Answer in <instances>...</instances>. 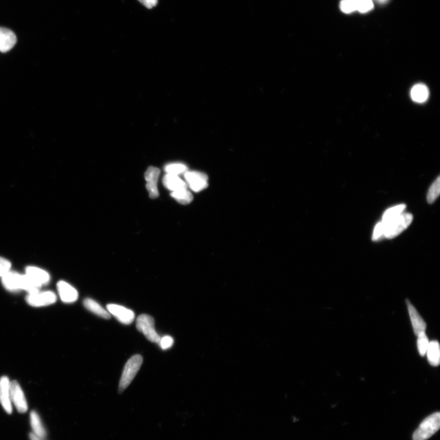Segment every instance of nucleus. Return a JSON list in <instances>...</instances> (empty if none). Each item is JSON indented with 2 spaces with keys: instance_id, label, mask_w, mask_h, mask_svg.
<instances>
[{
  "instance_id": "nucleus-1",
  "label": "nucleus",
  "mask_w": 440,
  "mask_h": 440,
  "mask_svg": "<svg viewBox=\"0 0 440 440\" xmlns=\"http://www.w3.org/2000/svg\"><path fill=\"white\" fill-rule=\"evenodd\" d=\"M143 362V358L140 355H134L128 360L124 366L120 382L119 392L122 393L134 379Z\"/></svg>"
},
{
  "instance_id": "nucleus-2",
  "label": "nucleus",
  "mask_w": 440,
  "mask_h": 440,
  "mask_svg": "<svg viewBox=\"0 0 440 440\" xmlns=\"http://www.w3.org/2000/svg\"><path fill=\"white\" fill-rule=\"evenodd\" d=\"M440 414L436 412L427 417L414 432L413 440H427L439 429Z\"/></svg>"
},
{
  "instance_id": "nucleus-3",
  "label": "nucleus",
  "mask_w": 440,
  "mask_h": 440,
  "mask_svg": "<svg viewBox=\"0 0 440 440\" xmlns=\"http://www.w3.org/2000/svg\"><path fill=\"white\" fill-rule=\"evenodd\" d=\"M413 216L410 213H402L397 217L383 223L385 226V237L391 239L403 232L413 222Z\"/></svg>"
},
{
  "instance_id": "nucleus-4",
  "label": "nucleus",
  "mask_w": 440,
  "mask_h": 440,
  "mask_svg": "<svg viewBox=\"0 0 440 440\" xmlns=\"http://www.w3.org/2000/svg\"><path fill=\"white\" fill-rule=\"evenodd\" d=\"M136 326L138 331L142 333L149 341L159 343L161 338L156 332L155 321L152 317L141 314L138 317Z\"/></svg>"
},
{
  "instance_id": "nucleus-5",
  "label": "nucleus",
  "mask_w": 440,
  "mask_h": 440,
  "mask_svg": "<svg viewBox=\"0 0 440 440\" xmlns=\"http://www.w3.org/2000/svg\"><path fill=\"white\" fill-rule=\"evenodd\" d=\"M57 297L52 291L40 292V291L28 294L26 297L27 302L33 307H42L54 304Z\"/></svg>"
},
{
  "instance_id": "nucleus-6",
  "label": "nucleus",
  "mask_w": 440,
  "mask_h": 440,
  "mask_svg": "<svg viewBox=\"0 0 440 440\" xmlns=\"http://www.w3.org/2000/svg\"><path fill=\"white\" fill-rule=\"evenodd\" d=\"M187 186L195 192H199L208 187V177L206 174L197 171H188L184 173Z\"/></svg>"
},
{
  "instance_id": "nucleus-7",
  "label": "nucleus",
  "mask_w": 440,
  "mask_h": 440,
  "mask_svg": "<svg viewBox=\"0 0 440 440\" xmlns=\"http://www.w3.org/2000/svg\"><path fill=\"white\" fill-rule=\"evenodd\" d=\"M11 399L18 412L24 413L28 410V404L24 392L17 381L11 382Z\"/></svg>"
},
{
  "instance_id": "nucleus-8",
  "label": "nucleus",
  "mask_w": 440,
  "mask_h": 440,
  "mask_svg": "<svg viewBox=\"0 0 440 440\" xmlns=\"http://www.w3.org/2000/svg\"><path fill=\"white\" fill-rule=\"evenodd\" d=\"M106 308L109 314H112L123 324L128 325L134 322L135 315L133 311L115 304H109Z\"/></svg>"
},
{
  "instance_id": "nucleus-9",
  "label": "nucleus",
  "mask_w": 440,
  "mask_h": 440,
  "mask_svg": "<svg viewBox=\"0 0 440 440\" xmlns=\"http://www.w3.org/2000/svg\"><path fill=\"white\" fill-rule=\"evenodd\" d=\"M160 174L159 168L150 166L144 174V178L146 181V188L152 199H156L159 195L157 183Z\"/></svg>"
},
{
  "instance_id": "nucleus-10",
  "label": "nucleus",
  "mask_w": 440,
  "mask_h": 440,
  "mask_svg": "<svg viewBox=\"0 0 440 440\" xmlns=\"http://www.w3.org/2000/svg\"><path fill=\"white\" fill-rule=\"evenodd\" d=\"M11 382L8 377L3 376L0 379V403L6 413L11 414L12 406L11 399Z\"/></svg>"
},
{
  "instance_id": "nucleus-11",
  "label": "nucleus",
  "mask_w": 440,
  "mask_h": 440,
  "mask_svg": "<svg viewBox=\"0 0 440 440\" xmlns=\"http://www.w3.org/2000/svg\"><path fill=\"white\" fill-rule=\"evenodd\" d=\"M3 286L10 292L23 290V275L17 272L9 271L2 278Z\"/></svg>"
},
{
  "instance_id": "nucleus-12",
  "label": "nucleus",
  "mask_w": 440,
  "mask_h": 440,
  "mask_svg": "<svg viewBox=\"0 0 440 440\" xmlns=\"http://www.w3.org/2000/svg\"><path fill=\"white\" fill-rule=\"evenodd\" d=\"M406 303L414 334L417 336L421 333L425 332L427 328L426 323L409 300H407Z\"/></svg>"
},
{
  "instance_id": "nucleus-13",
  "label": "nucleus",
  "mask_w": 440,
  "mask_h": 440,
  "mask_svg": "<svg viewBox=\"0 0 440 440\" xmlns=\"http://www.w3.org/2000/svg\"><path fill=\"white\" fill-rule=\"evenodd\" d=\"M57 289L59 297L64 303H74L77 300L78 297L77 291L68 282L64 281L58 282Z\"/></svg>"
},
{
  "instance_id": "nucleus-14",
  "label": "nucleus",
  "mask_w": 440,
  "mask_h": 440,
  "mask_svg": "<svg viewBox=\"0 0 440 440\" xmlns=\"http://www.w3.org/2000/svg\"><path fill=\"white\" fill-rule=\"evenodd\" d=\"M17 42V37L11 30L0 27V52L6 53L13 48Z\"/></svg>"
},
{
  "instance_id": "nucleus-15",
  "label": "nucleus",
  "mask_w": 440,
  "mask_h": 440,
  "mask_svg": "<svg viewBox=\"0 0 440 440\" xmlns=\"http://www.w3.org/2000/svg\"><path fill=\"white\" fill-rule=\"evenodd\" d=\"M26 271V275L29 277L31 280L40 287L42 285L49 283L50 281V275L48 273L44 270L37 268L36 267H28L25 270Z\"/></svg>"
},
{
  "instance_id": "nucleus-16",
  "label": "nucleus",
  "mask_w": 440,
  "mask_h": 440,
  "mask_svg": "<svg viewBox=\"0 0 440 440\" xmlns=\"http://www.w3.org/2000/svg\"><path fill=\"white\" fill-rule=\"evenodd\" d=\"M164 186L169 190L175 191L188 187L186 182L178 175L166 174L163 179Z\"/></svg>"
},
{
  "instance_id": "nucleus-17",
  "label": "nucleus",
  "mask_w": 440,
  "mask_h": 440,
  "mask_svg": "<svg viewBox=\"0 0 440 440\" xmlns=\"http://www.w3.org/2000/svg\"><path fill=\"white\" fill-rule=\"evenodd\" d=\"M30 423L33 433L37 437L44 439L47 436V431L43 426L41 420L38 414L35 411H31L30 414Z\"/></svg>"
},
{
  "instance_id": "nucleus-18",
  "label": "nucleus",
  "mask_w": 440,
  "mask_h": 440,
  "mask_svg": "<svg viewBox=\"0 0 440 440\" xmlns=\"http://www.w3.org/2000/svg\"><path fill=\"white\" fill-rule=\"evenodd\" d=\"M427 360L433 366H438L440 363V348L438 341H432L429 342L426 351Z\"/></svg>"
},
{
  "instance_id": "nucleus-19",
  "label": "nucleus",
  "mask_w": 440,
  "mask_h": 440,
  "mask_svg": "<svg viewBox=\"0 0 440 440\" xmlns=\"http://www.w3.org/2000/svg\"><path fill=\"white\" fill-rule=\"evenodd\" d=\"M83 304L87 310L96 314L97 316L105 319L111 318V315L108 311L105 310L99 303L96 302L95 300L91 299V298H86L83 301Z\"/></svg>"
},
{
  "instance_id": "nucleus-20",
  "label": "nucleus",
  "mask_w": 440,
  "mask_h": 440,
  "mask_svg": "<svg viewBox=\"0 0 440 440\" xmlns=\"http://www.w3.org/2000/svg\"><path fill=\"white\" fill-rule=\"evenodd\" d=\"M429 92L428 88L423 84H417L413 87L411 91V97L413 101L417 103L426 102L428 99Z\"/></svg>"
},
{
  "instance_id": "nucleus-21",
  "label": "nucleus",
  "mask_w": 440,
  "mask_h": 440,
  "mask_svg": "<svg viewBox=\"0 0 440 440\" xmlns=\"http://www.w3.org/2000/svg\"><path fill=\"white\" fill-rule=\"evenodd\" d=\"M171 195L179 203L187 205L192 202L193 196L188 188H184L175 191H172Z\"/></svg>"
},
{
  "instance_id": "nucleus-22",
  "label": "nucleus",
  "mask_w": 440,
  "mask_h": 440,
  "mask_svg": "<svg viewBox=\"0 0 440 440\" xmlns=\"http://www.w3.org/2000/svg\"><path fill=\"white\" fill-rule=\"evenodd\" d=\"M405 208H406V205H405V204H400V205L392 207L391 208L386 210L382 216V222L386 223L397 217V216L404 212Z\"/></svg>"
},
{
  "instance_id": "nucleus-23",
  "label": "nucleus",
  "mask_w": 440,
  "mask_h": 440,
  "mask_svg": "<svg viewBox=\"0 0 440 440\" xmlns=\"http://www.w3.org/2000/svg\"><path fill=\"white\" fill-rule=\"evenodd\" d=\"M165 171L167 174L179 175L188 170L187 166L182 163H170L165 166Z\"/></svg>"
},
{
  "instance_id": "nucleus-24",
  "label": "nucleus",
  "mask_w": 440,
  "mask_h": 440,
  "mask_svg": "<svg viewBox=\"0 0 440 440\" xmlns=\"http://www.w3.org/2000/svg\"><path fill=\"white\" fill-rule=\"evenodd\" d=\"M440 193V180L439 177L433 182L430 186L428 193H427V200L429 204H432L437 199Z\"/></svg>"
},
{
  "instance_id": "nucleus-25",
  "label": "nucleus",
  "mask_w": 440,
  "mask_h": 440,
  "mask_svg": "<svg viewBox=\"0 0 440 440\" xmlns=\"http://www.w3.org/2000/svg\"><path fill=\"white\" fill-rule=\"evenodd\" d=\"M429 342L430 341L425 332L421 333L417 335V349L421 356L424 357V355H426Z\"/></svg>"
},
{
  "instance_id": "nucleus-26",
  "label": "nucleus",
  "mask_w": 440,
  "mask_h": 440,
  "mask_svg": "<svg viewBox=\"0 0 440 440\" xmlns=\"http://www.w3.org/2000/svg\"><path fill=\"white\" fill-rule=\"evenodd\" d=\"M358 0H342L340 8L342 12L345 13H351V12L357 10Z\"/></svg>"
},
{
  "instance_id": "nucleus-27",
  "label": "nucleus",
  "mask_w": 440,
  "mask_h": 440,
  "mask_svg": "<svg viewBox=\"0 0 440 440\" xmlns=\"http://www.w3.org/2000/svg\"><path fill=\"white\" fill-rule=\"evenodd\" d=\"M385 237V226L382 222L377 223L375 228H374L372 240L377 241Z\"/></svg>"
},
{
  "instance_id": "nucleus-28",
  "label": "nucleus",
  "mask_w": 440,
  "mask_h": 440,
  "mask_svg": "<svg viewBox=\"0 0 440 440\" xmlns=\"http://www.w3.org/2000/svg\"><path fill=\"white\" fill-rule=\"evenodd\" d=\"M373 7L372 0H358L357 10L360 12H368Z\"/></svg>"
},
{
  "instance_id": "nucleus-29",
  "label": "nucleus",
  "mask_w": 440,
  "mask_h": 440,
  "mask_svg": "<svg viewBox=\"0 0 440 440\" xmlns=\"http://www.w3.org/2000/svg\"><path fill=\"white\" fill-rule=\"evenodd\" d=\"M11 263L8 260L0 257V277L2 278L10 271Z\"/></svg>"
},
{
  "instance_id": "nucleus-30",
  "label": "nucleus",
  "mask_w": 440,
  "mask_h": 440,
  "mask_svg": "<svg viewBox=\"0 0 440 440\" xmlns=\"http://www.w3.org/2000/svg\"><path fill=\"white\" fill-rule=\"evenodd\" d=\"M159 344L163 350H167L173 345L174 339L171 336H165L164 337L160 339Z\"/></svg>"
},
{
  "instance_id": "nucleus-31",
  "label": "nucleus",
  "mask_w": 440,
  "mask_h": 440,
  "mask_svg": "<svg viewBox=\"0 0 440 440\" xmlns=\"http://www.w3.org/2000/svg\"><path fill=\"white\" fill-rule=\"evenodd\" d=\"M148 9H151L157 4V0H138Z\"/></svg>"
},
{
  "instance_id": "nucleus-32",
  "label": "nucleus",
  "mask_w": 440,
  "mask_h": 440,
  "mask_svg": "<svg viewBox=\"0 0 440 440\" xmlns=\"http://www.w3.org/2000/svg\"><path fill=\"white\" fill-rule=\"evenodd\" d=\"M30 440H43L42 438H40L37 437V436L34 434L33 433H31L30 434Z\"/></svg>"
},
{
  "instance_id": "nucleus-33",
  "label": "nucleus",
  "mask_w": 440,
  "mask_h": 440,
  "mask_svg": "<svg viewBox=\"0 0 440 440\" xmlns=\"http://www.w3.org/2000/svg\"><path fill=\"white\" fill-rule=\"evenodd\" d=\"M379 1L383 2L386 1V0H379Z\"/></svg>"
}]
</instances>
